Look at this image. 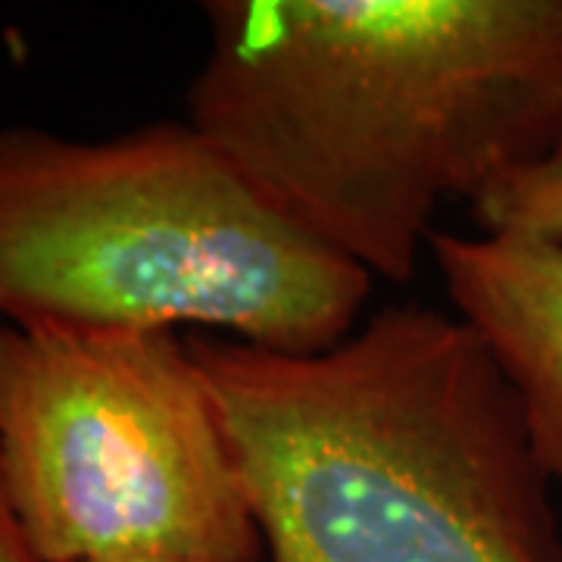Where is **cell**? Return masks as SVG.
Returning a JSON list of instances; mask_svg holds the SVG:
<instances>
[{
    "label": "cell",
    "mask_w": 562,
    "mask_h": 562,
    "mask_svg": "<svg viewBox=\"0 0 562 562\" xmlns=\"http://www.w3.org/2000/svg\"><path fill=\"white\" fill-rule=\"evenodd\" d=\"M188 122L319 241L409 281L443 203L562 138V0H210Z\"/></svg>",
    "instance_id": "cell-1"
},
{
    "label": "cell",
    "mask_w": 562,
    "mask_h": 562,
    "mask_svg": "<svg viewBox=\"0 0 562 562\" xmlns=\"http://www.w3.org/2000/svg\"><path fill=\"white\" fill-rule=\"evenodd\" d=\"M479 232H513L562 241V138L541 160L494 181L469 203Z\"/></svg>",
    "instance_id": "cell-6"
},
{
    "label": "cell",
    "mask_w": 562,
    "mask_h": 562,
    "mask_svg": "<svg viewBox=\"0 0 562 562\" xmlns=\"http://www.w3.org/2000/svg\"><path fill=\"white\" fill-rule=\"evenodd\" d=\"M447 297L522 406L547 479L562 487V241L513 232L428 238Z\"/></svg>",
    "instance_id": "cell-5"
},
{
    "label": "cell",
    "mask_w": 562,
    "mask_h": 562,
    "mask_svg": "<svg viewBox=\"0 0 562 562\" xmlns=\"http://www.w3.org/2000/svg\"><path fill=\"white\" fill-rule=\"evenodd\" d=\"M0 457L38 562H257L262 535L188 338L0 325Z\"/></svg>",
    "instance_id": "cell-4"
},
{
    "label": "cell",
    "mask_w": 562,
    "mask_h": 562,
    "mask_svg": "<svg viewBox=\"0 0 562 562\" xmlns=\"http://www.w3.org/2000/svg\"><path fill=\"white\" fill-rule=\"evenodd\" d=\"M98 562H191V560H166V557H122V560H98Z\"/></svg>",
    "instance_id": "cell-8"
},
{
    "label": "cell",
    "mask_w": 562,
    "mask_h": 562,
    "mask_svg": "<svg viewBox=\"0 0 562 562\" xmlns=\"http://www.w3.org/2000/svg\"><path fill=\"white\" fill-rule=\"evenodd\" d=\"M372 281L191 122L98 140L0 128V325H194L319 353L357 331Z\"/></svg>",
    "instance_id": "cell-3"
},
{
    "label": "cell",
    "mask_w": 562,
    "mask_h": 562,
    "mask_svg": "<svg viewBox=\"0 0 562 562\" xmlns=\"http://www.w3.org/2000/svg\"><path fill=\"white\" fill-rule=\"evenodd\" d=\"M188 344L272 562H562L522 406L457 313L384 306L319 353Z\"/></svg>",
    "instance_id": "cell-2"
},
{
    "label": "cell",
    "mask_w": 562,
    "mask_h": 562,
    "mask_svg": "<svg viewBox=\"0 0 562 562\" xmlns=\"http://www.w3.org/2000/svg\"><path fill=\"white\" fill-rule=\"evenodd\" d=\"M0 562H38L22 535L16 513H13L7 475H3V457H0Z\"/></svg>",
    "instance_id": "cell-7"
}]
</instances>
